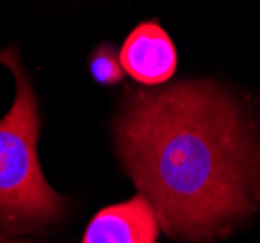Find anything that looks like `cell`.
Listing matches in <instances>:
<instances>
[{"instance_id":"2","label":"cell","mask_w":260,"mask_h":243,"mask_svg":"<svg viewBox=\"0 0 260 243\" xmlns=\"http://www.w3.org/2000/svg\"><path fill=\"white\" fill-rule=\"evenodd\" d=\"M4 65L12 68L18 89L12 109L0 119V226L20 233L56 220L64 199L49 187L39 166L37 101L14 49L6 51Z\"/></svg>"},{"instance_id":"3","label":"cell","mask_w":260,"mask_h":243,"mask_svg":"<svg viewBox=\"0 0 260 243\" xmlns=\"http://www.w3.org/2000/svg\"><path fill=\"white\" fill-rule=\"evenodd\" d=\"M120 67L144 86H159L177 70V51L171 37L157 23H140L120 49Z\"/></svg>"},{"instance_id":"1","label":"cell","mask_w":260,"mask_h":243,"mask_svg":"<svg viewBox=\"0 0 260 243\" xmlns=\"http://www.w3.org/2000/svg\"><path fill=\"white\" fill-rule=\"evenodd\" d=\"M115 133L122 164L167 235L202 241L254 208L260 152L235 103L216 86L128 92Z\"/></svg>"},{"instance_id":"5","label":"cell","mask_w":260,"mask_h":243,"mask_svg":"<svg viewBox=\"0 0 260 243\" xmlns=\"http://www.w3.org/2000/svg\"><path fill=\"white\" fill-rule=\"evenodd\" d=\"M91 74L101 84H115L122 78V67L111 47H101L91 56Z\"/></svg>"},{"instance_id":"4","label":"cell","mask_w":260,"mask_h":243,"mask_svg":"<svg viewBox=\"0 0 260 243\" xmlns=\"http://www.w3.org/2000/svg\"><path fill=\"white\" fill-rule=\"evenodd\" d=\"M159 220L144 195L99 210L87 224L82 243H155Z\"/></svg>"},{"instance_id":"6","label":"cell","mask_w":260,"mask_h":243,"mask_svg":"<svg viewBox=\"0 0 260 243\" xmlns=\"http://www.w3.org/2000/svg\"><path fill=\"white\" fill-rule=\"evenodd\" d=\"M0 243H33V241H20V239H12L10 235L0 232Z\"/></svg>"}]
</instances>
